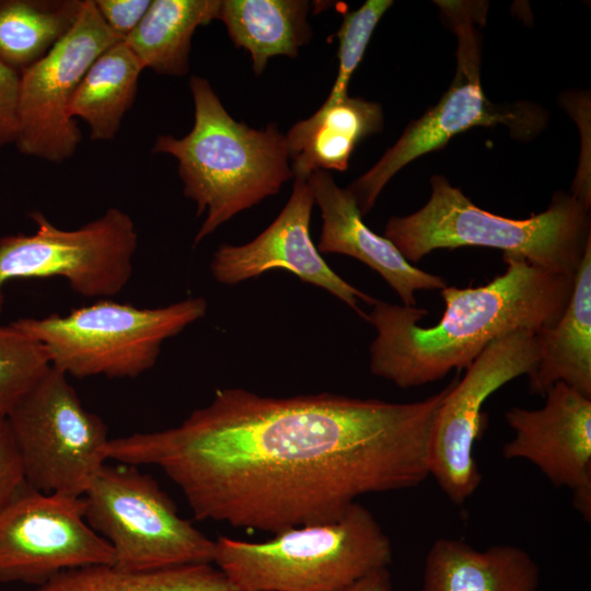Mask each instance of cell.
Returning <instances> with one entry per match:
<instances>
[{"mask_svg": "<svg viewBox=\"0 0 591 591\" xmlns=\"http://www.w3.org/2000/svg\"><path fill=\"white\" fill-rule=\"evenodd\" d=\"M450 386L412 403L219 389L181 425L109 439L105 452L162 468L196 520L278 534L337 521L363 495L420 485Z\"/></svg>", "mask_w": 591, "mask_h": 591, "instance_id": "1", "label": "cell"}, {"mask_svg": "<svg viewBox=\"0 0 591 591\" xmlns=\"http://www.w3.org/2000/svg\"><path fill=\"white\" fill-rule=\"evenodd\" d=\"M506 270L479 287H444L445 309L433 326H419L426 309L376 300L366 321L375 328L370 371L401 389L425 385L466 369L495 339L517 331L556 325L571 297L575 276L503 254Z\"/></svg>", "mask_w": 591, "mask_h": 591, "instance_id": "2", "label": "cell"}, {"mask_svg": "<svg viewBox=\"0 0 591 591\" xmlns=\"http://www.w3.org/2000/svg\"><path fill=\"white\" fill-rule=\"evenodd\" d=\"M195 121L183 138L161 135L152 151L173 155L184 195L207 216L194 244L264 198L277 194L292 175L286 137L275 125L264 130L234 120L210 83L189 80Z\"/></svg>", "mask_w": 591, "mask_h": 591, "instance_id": "3", "label": "cell"}, {"mask_svg": "<svg viewBox=\"0 0 591 591\" xmlns=\"http://www.w3.org/2000/svg\"><path fill=\"white\" fill-rule=\"evenodd\" d=\"M430 184L431 196L422 208L392 217L384 229V236L412 265L434 250L483 246L576 276L591 231L590 207L572 194L558 193L545 211L515 220L478 208L443 176H433Z\"/></svg>", "mask_w": 591, "mask_h": 591, "instance_id": "4", "label": "cell"}, {"mask_svg": "<svg viewBox=\"0 0 591 591\" xmlns=\"http://www.w3.org/2000/svg\"><path fill=\"white\" fill-rule=\"evenodd\" d=\"M215 543L213 563L237 591H341L393 559L389 536L359 502L337 521L265 542L219 536Z\"/></svg>", "mask_w": 591, "mask_h": 591, "instance_id": "5", "label": "cell"}, {"mask_svg": "<svg viewBox=\"0 0 591 591\" xmlns=\"http://www.w3.org/2000/svg\"><path fill=\"white\" fill-rule=\"evenodd\" d=\"M207 306L202 297L154 309L101 299L66 315L10 324L36 340L49 366L66 375L136 378L154 367L164 340L202 318Z\"/></svg>", "mask_w": 591, "mask_h": 591, "instance_id": "6", "label": "cell"}, {"mask_svg": "<svg viewBox=\"0 0 591 591\" xmlns=\"http://www.w3.org/2000/svg\"><path fill=\"white\" fill-rule=\"evenodd\" d=\"M83 500L84 518L112 547L118 570L213 563L215 541L181 518L155 479L134 465L104 464Z\"/></svg>", "mask_w": 591, "mask_h": 591, "instance_id": "7", "label": "cell"}, {"mask_svg": "<svg viewBox=\"0 0 591 591\" xmlns=\"http://www.w3.org/2000/svg\"><path fill=\"white\" fill-rule=\"evenodd\" d=\"M26 484L83 497L107 460V426L86 410L67 375L49 367L9 412Z\"/></svg>", "mask_w": 591, "mask_h": 591, "instance_id": "8", "label": "cell"}, {"mask_svg": "<svg viewBox=\"0 0 591 591\" xmlns=\"http://www.w3.org/2000/svg\"><path fill=\"white\" fill-rule=\"evenodd\" d=\"M30 218L36 225L33 234L0 237V314L3 288L11 280L61 277L79 296L100 299L127 286L138 245L128 213L112 207L74 230L56 227L40 211Z\"/></svg>", "mask_w": 591, "mask_h": 591, "instance_id": "9", "label": "cell"}, {"mask_svg": "<svg viewBox=\"0 0 591 591\" xmlns=\"http://www.w3.org/2000/svg\"><path fill=\"white\" fill-rule=\"evenodd\" d=\"M457 37L455 77L439 103L412 121L381 159L346 189L364 217L373 208L387 182L416 158L444 146L453 136L476 126L505 124L517 134L534 130L535 115L525 108L499 107L490 103L479 78V42L474 26L475 4L439 1Z\"/></svg>", "mask_w": 591, "mask_h": 591, "instance_id": "10", "label": "cell"}, {"mask_svg": "<svg viewBox=\"0 0 591 591\" xmlns=\"http://www.w3.org/2000/svg\"><path fill=\"white\" fill-rule=\"evenodd\" d=\"M541 350L540 333H510L491 341L461 381L451 382L433 425L429 473L454 505H463L482 483L474 447L484 428L485 402L513 379L529 375Z\"/></svg>", "mask_w": 591, "mask_h": 591, "instance_id": "11", "label": "cell"}, {"mask_svg": "<svg viewBox=\"0 0 591 591\" xmlns=\"http://www.w3.org/2000/svg\"><path fill=\"white\" fill-rule=\"evenodd\" d=\"M120 40L93 0H83L70 31L20 72V127L14 144L21 153L55 163L74 154L81 132L69 116L70 101L93 61Z\"/></svg>", "mask_w": 591, "mask_h": 591, "instance_id": "12", "label": "cell"}, {"mask_svg": "<svg viewBox=\"0 0 591 591\" xmlns=\"http://www.w3.org/2000/svg\"><path fill=\"white\" fill-rule=\"evenodd\" d=\"M113 561L112 547L84 518L83 497L26 484L0 508V582L38 587L63 570Z\"/></svg>", "mask_w": 591, "mask_h": 591, "instance_id": "13", "label": "cell"}, {"mask_svg": "<svg viewBox=\"0 0 591 591\" xmlns=\"http://www.w3.org/2000/svg\"><path fill=\"white\" fill-rule=\"evenodd\" d=\"M538 409L512 407L505 414L513 438L502 447L506 459L536 465L555 486L573 493V506L591 515V398L563 382L544 395Z\"/></svg>", "mask_w": 591, "mask_h": 591, "instance_id": "14", "label": "cell"}, {"mask_svg": "<svg viewBox=\"0 0 591 591\" xmlns=\"http://www.w3.org/2000/svg\"><path fill=\"white\" fill-rule=\"evenodd\" d=\"M308 179L294 178L288 202L253 241L243 245L221 244L213 253L210 271L218 282L232 286L269 270H288L302 281L325 289L366 320L358 300L372 305L376 299L337 275L311 240L310 219L315 200Z\"/></svg>", "mask_w": 591, "mask_h": 591, "instance_id": "15", "label": "cell"}, {"mask_svg": "<svg viewBox=\"0 0 591 591\" xmlns=\"http://www.w3.org/2000/svg\"><path fill=\"white\" fill-rule=\"evenodd\" d=\"M308 181L323 220L316 246L320 254H343L362 262L387 282L406 306L416 305L417 290L447 287L442 277L415 267L390 240L371 231L352 195L337 186L327 171H315Z\"/></svg>", "mask_w": 591, "mask_h": 591, "instance_id": "16", "label": "cell"}, {"mask_svg": "<svg viewBox=\"0 0 591 591\" xmlns=\"http://www.w3.org/2000/svg\"><path fill=\"white\" fill-rule=\"evenodd\" d=\"M540 568L513 545L477 549L457 538H438L429 548L420 591H536Z\"/></svg>", "mask_w": 591, "mask_h": 591, "instance_id": "17", "label": "cell"}, {"mask_svg": "<svg viewBox=\"0 0 591 591\" xmlns=\"http://www.w3.org/2000/svg\"><path fill=\"white\" fill-rule=\"evenodd\" d=\"M382 126V108L375 102L347 96L323 104L285 136L293 177L308 179L318 170L346 171L357 144Z\"/></svg>", "mask_w": 591, "mask_h": 591, "instance_id": "18", "label": "cell"}, {"mask_svg": "<svg viewBox=\"0 0 591 591\" xmlns=\"http://www.w3.org/2000/svg\"><path fill=\"white\" fill-rule=\"evenodd\" d=\"M542 350L529 374L532 394L563 382L591 398V243L576 273L567 308L556 325L538 332Z\"/></svg>", "mask_w": 591, "mask_h": 591, "instance_id": "19", "label": "cell"}, {"mask_svg": "<svg viewBox=\"0 0 591 591\" xmlns=\"http://www.w3.org/2000/svg\"><path fill=\"white\" fill-rule=\"evenodd\" d=\"M309 8L304 0H221L218 20L233 44L248 51L258 76L270 58H294L311 39Z\"/></svg>", "mask_w": 591, "mask_h": 591, "instance_id": "20", "label": "cell"}, {"mask_svg": "<svg viewBox=\"0 0 591 591\" xmlns=\"http://www.w3.org/2000/svg\"><path fill=\"white\" fill-rule=\"evenodd\" d=\"M220 4L221 0H153L124 42L143 69L183 77L189 70L193 34L218 19Z\"/></svg>", "mask_w": 591, "mask_h": 591, "instance_id": "21", "label": "cell"}, {"mask_svg": "<svg viewBox=\"0 0 591 591\" xmlns=\"http://www.w3.org/2000/svg\"><path fill=\"white\" fill-rule=\"evenodd\" d=\"M143 67L124 40L104 50L90 66L68 113L83 119L92 140H111L132 105Z\"/></svg>", "mask_w": 591, "mask_h": 591, "instance_id": "22", "label": "cell"}, {"mask_svg": "<svg viewBox=\"0 0 591 591\" xmlns=\"http://www.w3.org/2000/svg\"><path fill=\"white\" fill-rule=\"evenodd\" d=\"M80 0H0V61L22 71L76 23Z\"/></svg>", "mask_w": 591, "mask_h": 591, "instance_id": "23", "label": "cell"}, {"mask_svg": "<svg viewBox=\"0 0 591 591\" xmlns=\"http://www.w3.org/2000/svg\"><path fill=\"white\" fill-rule=\"evenodd\" d=\"M34 591H237L211 564L147 572H126L112 565L63 570Z\"/></svg>", "mask_w": 591, "mask_h": 591, "instance_id": "24", "label": "cell"}, {"mask_svg": "<svg viewBox=\"0 0 591 591\" xmlns=\"http://www.w3.org/2000/svg\"><path fill=\"white\" fill-rule=\"evenodd\" d=\"M49 367L36 340L11 324L0 325V413L8 415Z\"/></svg>", "mask_w": 591, "mask_h": 591, "instance_id": "25", "label": "cell"}, {"mask_svg": "<svg viewBox=\"0 0 591 591\" xmlns=\"http://www.w3.org/2000/svg\"><path fill=\"white\" fill-rule=\"evenodd\" d=\"M392 4L391 0H368L358 10L344 15L338 31V72L323 104L332 105L348 96L351 76L363 57L376 24Z\"/></svg>", "mask_w": 591, "mask_h": 591, "instance_id": "26", "label": "cell"}, {"mask_svg": "<svg viewBox=\"0 0 591 591\" xmlns=\"http://www.w3.org/2000/svg\"><path fill=\"white\" fill-rule=\"evenodd\" d=\"M26 485L23 463L8 416L0 413V508Z\"/></svg>", "mask_w": 591, "mask_h": 591, "instance_id": "27", "label": "cell"}, {"mask_svg": "<svg viewBox=\"0 0 591 591\" xmlns=\"http://www.w3.org/2000/svg\"><path fill=\"white\" fill-rule=\"evenodd\" d=\"M20 71L0 61V148L19 135Z\"/></svg>", "mask_w": 591, "mask_h": 591, "instance_id": "28", "label": "cell"}, {"mask_svg": "<svg viewBox=\"0 0 591 591\" xmlns=\"http://www.w3.org/2000/svg\"><path fill=\"white\" fill-rule=\"evenodd\" d=\"M94 5L109 30L124 40L139 24L150 0H93Z\"/></svg>", "mask_w": 591, "mask_h": 591, "instance_id": "29", "label": "cell"}, {"mask_svg": "<svg viewBox=\"0 0 591 591\" xmlns=\"http://www.w3.org/2000/svg\"><path fill=\"white\" fill-rule=\"evenodd\" d=\"M392 581L387 567L374 569L341 591H391Z\"/></svg>", "mask_w": 591, "mask_h": 591, "instance_id": "30", "label": "cell"}]
</instances>
